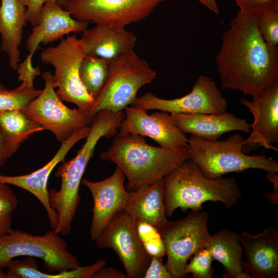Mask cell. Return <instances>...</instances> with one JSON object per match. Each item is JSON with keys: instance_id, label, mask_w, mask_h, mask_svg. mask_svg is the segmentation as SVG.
Masks as SVG:
<instances>
[{"instance_id": "obj_1", "label": "cell", "mask_w": 278, "mask_h": 278, "mask_svg": "<svg viewBox=\"0 0 278 278\" xmlns=\"http://www.w3.org/2000/svg\"><path fill=\"white\" fill-rule=\"evenodd\" d=\"M256 19L239 11L222 35L215 58L222 90L253 96L278 82V47L264 40Z\"/></svg>"}, {"instance_id": "obj_33", "label": "cell", "mask_w": 278, "mask_h": 278, "mask_svg": "<svg viewBox=\"0 0 278 278\" xmlns=\"http://www.w3.org/2000/svg\"><path fill=\"white\" fill-rule=\"evenodd\" d=\"M32 57L27 55L25 60L19 63L16 70L19 82H26L33 84L35 77L41 74L40 67H34L32 64Z\"/></svg>"}, {"instance_id": "obj_17", "label": "cell", "mask_w": 278, "mask_h": 278, "mask_svg": "<svg viewBox=\"0 0 278 278\" xmlns=\"http://www.w3.org/2000/svg\"><path fill=\"white\" fill-rule=\"evenodd\" d=\"M90 126L75 131L67 140L61 143L54 157L42 167L30 173L9 176L0 174V182L22 188L32 194L44 206L51 228L55 230L58 224L56 212L50 205L47 183L50 174L60 163L64 161L65 157L73 146L81 140L85 138L90 132Z\"/></svg>"}, {"instance_id": "obj_24", "label": "cell", "mask_w": 278, "mask_h": 278, "mask_svg": "<svg viewBox=\"0 0 278 278\" xmlns=\"http://www.w3.org/2000/svg\"><path fill=\"white\" fill-rule=\"evenodd\" d=\"M214 260L223 266L224 278H251L244 268L242 257L243 248L238 233L229 229H223L211 235L205 246Z\"/></svg>"}, {"instance_id": "obj_27", "label": "cell", "mask_w": 278, "mask_h": 278, "mask_svg": "<svg viewBox=\"0 0 278 278\" xmlns=\"http://www.w3.org/2000/svg\"><path fill=\"white\" fill-rule=\"evenodd\" d=\"M42 90L34 88L33 84L22 82L17 88L8 90L0 83V113L9 111H22Z\"/></svg>"}, {"instance_id": "obj_26", "label": "cell", "mask_w": 278, "mask_h": 278, "mask_svg": "<svg viewBox=\"0 0 278 278\" xmlns=\"http://www.w3.org/2000/svg\"><path fill=\"white\" fill-rule=\"evenodd\" d=\"M111 60L84 55L79 67V76L87 92L95 99L107 80Z\"/></svg>"}, {"instance_id": "obj_9", "label": "cell", "mask_w": 278, "mask_h": 278, "mask_svg": "<svg viewBox=\"0 0 278 278\" xmlns=\"http://www.w3.org/2000/svg\"><path fill=\"white\" fill-rule=\"evenodd\" d=\"M209 216L205 211L192 212L185 217L168 221L159 230L165 249V264L171 278H183L188 260L197 251L205 247L211 235Z\"/></svg>"}, {"instance_id": "obj_38", "label": "cell", "mask_w": 278, "mask_h": 278, "mask_svg": "<svg viewBox=\"0 0 278 278\" xmlns=\"http://www.w3.org/2000/svg\"><path fill=\"white\" fill-rule=\"evenodd\" d=\"M6 140L0 127V167L3 166L9 158Z\"/></svg>"}, {"instance_id": "obj_42", "label": "cell", "mask_w": 278, "mask_h": 278, "mask_svg": "<svg viewBox=\"0 0 278 278\" xmlns=\"http://www.w3.org/2000/svg\"><path fill=\"white\" fill-rule=\"evenodd\" d=\"M57 3L62 7L64 5V3L65 2V0H57Z\"/></svg>"}, {"instance_id": "obj_2", "label": "cell", "mask_w": 278, "mask_h": 278, "mask_svg": "<svg viewBox=\"0 0 278 278\" xmlns=\"http://www.w3.org/2000/svg\"><path fill=\"white\" fill-rule=\"evenodd\" d=\"M125 116L124 111L115 112L102 110L96 113L92 118L89 133L81 148L74 158L62 162L57 168L55 176L61 179L60 188L58 190H48L50 205L57 216L58 224L54 230L56 233L66 236L71 232L81 200L80 184L96 145L101 137L116 135Z\"/></svg>"}, {"instance_id": "obj_28", "label": "cell", "mask_w": 278, "mask_h": 278, "mask_svg": "<svg viewBox=\"0 0 278 278\" xmlns=\"http://www.w3.org/2000/svg\"><path fill=\"white\" fill-rule=\"evenodd\" d=\"M136 228L138 236L146 252L150 256L162 259L165 255V249L159 230L144 222L136 223Z\"/></svg>"}, {"instance_id": "obj_11", "label": "cell", "mask_w": 278, "mask_h": 278, "mask_svg": "<svg viewBox=\"0 0 278 278\" xmlns=\"http://www.w3.org/2000/svg\"><path fill=\"white\" fill-rule=\"evenodd\" d=\"M166 0H65L62 7L80 21L125 27L147 18Z\"/></svg>"}, {"instance_id": "obj_39", "label": "cell", "mask_w": 278, "mask_h": 278, "mask_svg": "<svg viewBox=\"0 0 278 278\" xmlns=\"http://www.w3.org/2000/svg\"><path fill=\"white\" fill-rule=\"evenodd\" d=\"M11 216L0 215V237L9 232L11 230Z\"/></svg>"}, {"instance_id": "obj_8", "label": "cell", "mask_w": 278, "mask_h": 278, "mask_svg": "<svg viewBox=\"0 0 278 278\" xmlns=\"http://www.w3.org/2000/svg\"><path fill=\"white\" fill-rule=\"evenodd\" d=\"M22 256L41 258L44 268L52 273L80 266L78 258L68 250L66 241L54 230L37 235L12 229L0 237V269Z\"/></svg>"}, {"instance_id": "obj_36", "label": "cell", "mask_w": 278, "mask_h": 278, "mask_svg": "<svg viewBox=\"0 0 278 278\" xmlns=\"http://www.w3.org/2000/svg\"><path fill=\"white\" fill-rule=\"evenodd\" d=\"M268 180L273 184V191L266 193L264 196L273 205L278 204V175L276 172H267L265 175Z\"/></svg>"}, {"instance_id": "obj_19", "label": "cell", "mask_w": 278, "mask_h": 278, "mask_svg": "<svg viewBox=\"0 0 278 278\" xmlns=\"http://www.w3.org/2000/svg\"><path fill=\"white\" fill-rule=\"evenodd\" d=\"M89 25L88 22L73 18L57 0H47L41 9L38 24L33 27L26 40L29 55L33 57L34 52L40 48V44L46 45L61 40L71 33H82Z\"/></svg>"}, {"instance_id": "obj_15", "label": "cell", "mask_w": 278, "mask_h": 278, "mask_svg": "<svg viewBox=\"0 0 278 278\" xmlns=\"http://www.w3.org/2000/svg\"><path fill=\"white\" fill-rule=\"evenodd\" d=\"M125 176L119 168L106 179L96 182L87 179L81 180L82 184L90 191L93 200L90 236L95 240L104 231L113 217L124 210L129 191L125 186Z\"/></svg>"}, {"instance_id": "obj_3", "label": "cell", "mask_w": 278, "mask_h": 278, "mask_svg": "<svg viewBox=\"0 0 278 278\" xmlns=\"http://www.w3.org/2000/svg\"><path fill=\"white\" fill-rule=\"evenodd\" d=\"M101 159L116 164L134 191L162 179L188 159L187 147L167 149L148 144L141 135L117 133Z\"/></svg>"}, {"instance_id": "obj_35", "label": "cell", "mask_w": 278, "mask_h": 278, "mask_svg": "<svg viewBox=\"0 0 278 278\" xmlns=\"http://www.w3.org/2000/svg\"><path fill=\"white\" fill-rule=\"evenodd\" d=\"M47 0H28L26 20L33 27L38 24L41 9Z\"/></svg>"}, {"instance_id": "obj_41", "label": "cell", "mask_w": 278, "mask_h": 278, "mask_svg": "<svg viewBox=\"0 0 278 278\" xmlns=\"http://www.w3.org/2000/svg\"><path fill=\"white\" fill-rule=\"evenodd\" d=\"M0 278H7L6 272H5L2 269H0Z\"/></svg>"}, {"instance_id": "obj_23", "label": "cell", "mask_w": 278, "mask_h": 278, "mask_svg": "<svg viewBox=\"0 0 278 278\" xmlns=\"http://www.w3.org/2000/svg\"><path fill=\"white\" fill-rule=\"evenodd\" d=\"M26 7L20 0H1L0 4L1 49L7 54L9 66L16 71L20 62L19 47L27 23Z\"/></svg>"}, {"instance_id": "obj_25", "label": "cell", "mask_w": 278, "mask_h": 278, "mask_svg": "<svg viewBox=\"0 0 278 278\" xmlns=\"http://www.w3.org/2000/svg\"><path fill=\"white\" fill-rule=\"evenodd\" d=\"M0 127L6 140L9 157L31 135L45 130L42 126L19 110L1 113Z\"/></svg>"}, {"instance_id": "obj_16", "label": "cell", "mask_w": 278, "mask_h": 278, "mask_svg": "<svg viewBox=\"0 0 278 278\" xmlns=\"http://www.w3.org/2000/svg\"><path fill=\"white\" fill-rule=\"evenodd\" d=\"M242 105L253 114L251 134L244 145L259 144L267 149L278 152V82L253 96L251 101L242 98Z\"/></svg>"}, {"instance_id": "obj_34", "label": "cell", "mask_w": 278, "mask_h": 278, "mask_svg": "<svg viewBox=\"0 0 278 278\" xmlns=\"http://www.w3.org/2000/svg\"><path fill=\"white\" fill-rule=\"evenodd\" d=\"M143 278H171L164 265L162 259L151 256L150 262L145 271Z\"/></svg>"}, {"instance_id": "obj_4", "label": "cell", "mask_w": 278, "mask_h": 278, "mask_svg": "<svg viewBox=\"0 0 278 278\" xmlns=\"http://www.w3.org/2000/svg\"><path fill=\"white\" fill-rule=\"evenodd\" d=\"M166 216L175 211H200L207 201L220 202L225 208L236 205L241 198L239 186L234 178H206L189 159L163 178Z\"/></svg>"}, {"instance_id": "obj_43", "label": "cell", "mask_w": 278, "mask_h": 278, "mask_svg": "<svg viewBox=\"0 0 278 278\" xmlns=\"http://www.w3.org/2000/svg\"><path fill=\"white\" fill-rule=\"evenodd\" d=\"M22 3L26 7L28 5V0H20Z\"/></svg>"}, {"instance_id": "obj_20", "label": "cell", "mask_w": 278, "mask_h": 278, "mask_svg": "<svg viewBox=\"0 0 278 278\" xmlns=\"http://www.w3.org/2000/svg\"><path fill=\"white\" fill-rule=\"evenodd\" d=\"M174 124L184 133H190L205 140H219L224 133L240 131L250 133L251 124L233 113L170 114Z\"/></svg>"}, {"instance_id": "obj_7", "label": "cell", "mask_w": 278, "mask_h": 278, "mask_svg": "<svg viewBox=\"0 0 278 278\" xmlns=\"http://www.w3.org/2000/svg\"><path fill=\"white\" fill-rule=\"evenodd\" d=\"M84 54L80 39L75 36L62 39L55 46H49L41 53V61L55 69L54 83L62 101L76 105L92 120L95 98L81 82L79 67Z\"/></svg>"}, {"instance_id": "obj_14", "label": "cell", "mask_w": 278, "mask_h": 278, "mask_svg": "<svg viewBox=\"0 0 278 278\" xmlns=\"http://www.w3.org/2000/svg\"><path fill=\"white\" fill-rule=\"evenodd\" d=\"M147 111L134 106L125 107V118L118 133L147 136L167 149L187 147L188 139L174 124L169 113L160 111L149 115Z\"/></svg>"}, {"instance_id": "obj_5", "label": "cell", "mask_w": 278, "mask_h": 278, "mask_svg": "<svg viewBox=\"0 0 278 278\" xmlns=\"http://www.w3.org/2000/svg\"><path fill=\"white\" fill-rule=\"evenodd\" d=\"M245 140L239 133L223 140L214 141L191 134L187 147L188 159L208 179L249 169L278 172V163L273 158L263 154H247L244 151Z\"/></svg>"}, {"instance_id": "obj_30", "label": "cell", "mask_w": 278, "mask_h": 278, "mask_svg": "<svg viewBox=\"0 0 278 278\" xmlns=\"http://www.w3.org/2000/svg\"><path fill=\"white\" fill-rule=\"evenodd\" d=\"M256 23L264 40L272 46L278 47V10L258 17Z\"/></svg>"}, {"instance_id": "obj_31", "label": "cell", "mask_w": 278, "mask_h": 278, "mask_svg": "<svg viewBox=\"0 0 278 278\" xmlns=\"http://www.w3.org/2000/svg\"><path fill=\"white\" fill-rule=\"evenodd\" d=\"M239 11L257 18L266 13L278 10L276 0H234Z\"/></svg>"}, {"instance_id": "obj_40", "label": "cell", "mask_w": 278, "mask_h": 278, "mask_svg": "<svg viewBox=\"0 0 278 278\" xmlns=\"http://www.w3.org/2000/svg\"><path fill=\"white\" fill-rule=\"evenodd\" d=\"M204 7L214 12L216 15L219 13V9L216 0H198Z\"/></svg>"}, {"instance_id": "obj_22", "label": "cell", "mask_w": 278, "mask_h": 278, "mask_svg": "<svg viewBox=\"0 0 278 278\" xmlns=\"http://www.w3.org/2000/svg\"><path fill=\"white\" fill-rule=\"evenodd\" d=\"M164 194L163 178L135 190L129 191L124 211L135 224L144 222L159 229L168 221Z\"/></svg>"}, {"instance_id": "obj_6", "label": "cell", "mask_w": 278, "mask_h": 278, "mask_svg": "<svg viewBox=\"0 0 278 278\" xmlns=\"http://www.w3.org/2000/svg\"><path fill=\"white\" fill-rule=\"evenodd\" d=\"M156 77V72L133 50L111 60L106 82L95 99L92 118L102 110L124 111L134 103L140 89Z\"/></svg>"}, {"instance_id": "obj_29", "label": "cell", "mask_w": 278, "mask_h": 278, "mask_svg": "<svg viewBox=\"0 0 278 278\" xmlns=\"http://www.w3.org/2000/svg\"><path fill=\"white\" fill-rule=\"evenodd\" d=\"M214 259L207 248L197 251L187 263L184 270L185 276L192 274L193 278H212L214 274L212 262Z\"/></svg>"}, {"instance_id": "obj_32", "label": "cell", "mask_w": 278, "mask_h": 278, "mask_svg": "<svg viewBox=\"0 0 278 278\" xmlns=\"http://www.w3.org/2000/svg\"><path fill=\"white\" fill-rule=\"evenodd\" d=\"M18 204L17 197L8 184L0 182V215L11 216Z\"/></svg>"}, {"instance_id": "obj_37", "label": "cell", "mask_w": 278, "mask_h": 278, "mask_svg": "<svg viewBox=\"0 0 278 278\" xmlns=\"http://www.w3.org/2000/svg\"><path fill=\"white\" fill-rule=\"evenodd\" d=\"M93 278H127V276L126 273L116 268L104 266L95 273Z\"/></svg>"}, {"instance_id": "obj_21", "label": "cell", "mask_w": 278, "mask_h": 278, "mask_svg": "<svg viewBox=\"0 0 278 278\" xmlns=\"http://www.w3.org/2000/svg\"><path fill=\"white\" fill-rule=\"evenodd\" d=\"M80 40L84 55L112 60L133 50L137 37L125 27L95 25L82 32Z\"/></svg>"}, {"instance_id": "obj_12", "label": "cell", "mask_w": 278, "mask_h": 278, "mask_svg": "<svg viewBox=\"0 0 278 278\" xmlns=\"http://www.w3.org/2000/svg\"><path fill=\"white\" fill-rule=\"evenodd\" d=\"M94 241L98 248H109L116 253L127 278H143L151 256L141 243L135 223L125 211L116 214Z\"/></svg>"}, {"instance_id": "obj_10", "label": "cell", "mask_w": 278, "mask_h": 278, "mask_svg": "<svg viewBox=\"0 0 278 278\" xmlns=\"http://www.w3.org/2000/svg\"><path fill=\"white\" fill-rule=\"evenodd\" d=\"M45 87L39 95L22 111L30 119L51 132L61 144L75 131L90 126L91 121L78 109H70L59 98L55 90L53 75H42Z\"/></svg>"}, {"instance_id": "obj_13", "label": "cell", "mask_w": 278, "mask_h": 278, "mask_svg": "<svg viewBox=\"0 0 278 278\" xmlns=\"http://www.w3.org/2000/svg\"><path fill=\"white\" fill-rule=\"evenodd\" d=\"M131 106L146 111L157 110L170 114H222L227 112L228 103L216 82L208 76L200 75L192 91L183 97L165 99L147 92L137 97Z\"/></svg>"}, {"instance_id": "obj_18", "label": "cell", "mask_w": 278, "mask_h": 278, "mask_svg": "<svg viewBox=\"0 0 278 278\" xmlns=\"http://www.w3.org/2000/svg\"><path fill=\"white\" fill-rule=\"evenodd\" d=\"M246 259L244 268L251 278L278 277V232L268 226L255 235L238 233Z\"/></svg>"}, {"instance_id": "obj_44", "label": "cell", "mask_w": 278, "mask_h": 278, "mask_svg": "<svg viewBox=\"0 0 278 278\" xmlns=\"http://www.w3.org/2000/svg\"><path fill=\"white\" fill-rule=\"evenodd\" d=\"M276 1H278V0H276Z\"/></svg>"}]
</instances>
